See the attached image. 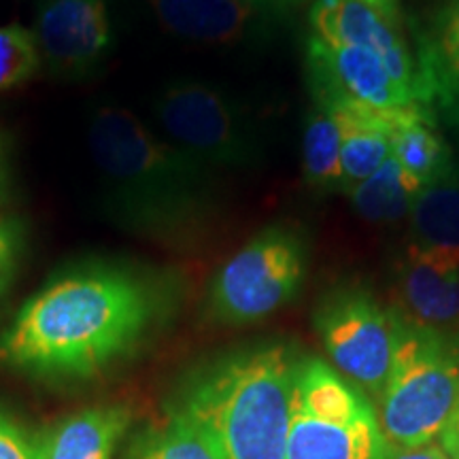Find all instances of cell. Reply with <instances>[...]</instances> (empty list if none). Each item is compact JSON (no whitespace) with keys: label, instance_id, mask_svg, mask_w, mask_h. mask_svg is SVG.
Listing matches in <instances>:
<instances>
[{"label":"cell","instance_id":"1","mask_svg":"<svg viewBox=\"0 0 459 459\" xmlns=\"http://www.w3.org/2000/svg\"><path fill=\"white\" fill-rule=\"evenodd\" d=\"M169 285L115 260L48 281L0 334V364L37 378H91L134 355L170 311Z\"/></svg>","mask_w":459,"mask_h":459},{"label":"cell","instance_id":"2","mask_svg":"<svg viewBox=\"0 0 459 459\" xmlns=\"http://www.w3.org/2000/svg\"><path fill=\"white\" fill-rule=\"evenodd\" d=\"M88 147L100 179L102 213L152 243L186 249L203 243L221 217L217 172L122 105L90 115Z\"/></svg>","mask_w":459,"mask_h":459},{"label":"cell","instance_id":"3","mask_svg":"<svg viewBox=\"0 0 459 459\" xmlns=\"http://www.w3.org/2000/svg\"><path fill=\"white\" fill-rule=\"evenodd\" d=\"M298 359L287 342L232 349L189 372L170 411L189 419L220 459H285Z\"/></svg>","mask_w":459,"mask_h":459},{"label":"cell","instance_id":"4","mask_svg":"<svg viewBox=\"0 0 459 459\" xmlns=\"http://www.w3.org/2000/svg\"><path fill=\"white\" fill-rule=\"evenodd\" d=\"M375 409L389 449L443 438L459 409V332L426 328L400 313L392 372Z\"/></svg>","mask_w":459,"mask_h":459},{"label":"cell","instance_id":"5","mask_svg":"<svg viewBox=\"0 0 459 459\" xmlns=\"http://www.w3.org/2000/svg\"><path fill=\"white\" fill-rule=\"evenodd\" d=\"M375 402L319 358L300 355L285 459H387Z\"/></svg>","mask_w":459,"mask_h":459},{"label":"cell","instance_id":"6","mask_svg":"<svg viewBox=\"0 0 459 459\" xmlns=\"http://www.w3.org/2000/svg\"><path fill=\"white\" fill-rule=\"evenodd\" d=\"M160 132L215 172H249L266 160V139L255 115L221 85L179 77L152 99Z\"/></svg>","mask_w":459,"mask_h":459},{"label":"cell","instance_id":"7","mask_svg":"<svg viewBox=\"0 0 459 459\" xmlns=\"http://www.w3.org/2000/svg\"><path fill=\"white\" fill-rule=\"evenodd\" d=\"M307 268V234L294 223H268L211 279L206 313L232 328L260 324L296 300Z\"/></svg>","mask_w":459,"mask_h":459},{"label":"cell","instance_id":"8","mask_svg":"<svg viewBox=\"0 0 459 459\" xmlns=\"http://www.w3.org/2000/svg\"><path fill=\"white\" fill-rule=\"evenodd\" d=\"M313 325L334 368L378 402L398 344V308L364 285H338L319 298Z\"/></svg>","mask_w":459,"mask_h":459},{"label":"cell","instance_id":"9","mask_svg":"<svg viewBox=\"0 0 459 459\" xmlns=\"http://www.w3.org/2000/svg\"><path fill=\"white\" fill-rule=\"evenodd\" d=\"M32 32L41 68L66 83L94 77L115 45L108 0H41Z\"/></svg>","mask_w":459,"mask_h":459},{"label":"cell","instance_id":"10","mask_svg":"<svg viewBox=\"0 0 459 459\" xmlns=\"http://www.w3.org/2000/svg\"><path fill=\"white\" fill-rule=\"evenodd\" d=\"M308 26L313 37L321 41L372 51L385 62L395 82L411 90L421 105H429L438 96L432 71L421 51L412 54L402 28L359 0H313Z\"/></svg>","mask_w":459,"mask_h":459},{"label":"cell","instance_id":"11","mask_svg":"<svg viewBox=\"0 0 459 459\" xmlns=\"http://www.w3.org/2000/svg\"><path fill=\"white\" fill-rule=\"evenodd\" d=\"M147 4L172 37L232 49L271 43L287 11L251 0H147Z\"/></svg>","mask_w":459,"mask_h":459},{"label":"cell","instance_id":"12","mask_svg":"<svg viewBox=\"0 0 459 459\" xmlns=\"http://www.w3.org/2000/svg\"><path fill=\"white\" fill-rule=\"evenodd\" d=\"M307 82L311 96L347 99L372 108H400L421 105L389 73L385 62L364 48L328 43L308 34Z\"/></svg>","mask_w":459,"mask_h":459},{"label":"cell","instance_id":"13","mask_svg":"<svg viewBox=\"0 0 459 459\" xmlns=\"http://www.w3.org/2000/svg\"><path fill=\"white\" fill-rule=\"evenodd\" d=\"M394 304L426 328L459 332V255L406 247L395 271Z\"/></svg>","mask_w":459,"mask_h":459},{"label":"cell","instance_id":"14","mask_svg":"<svg viewBox=\"0 0 459 459\" xmlns=\"http://www.w3.org/2000/svg\"><path fill=\"white\" fill-rule=\"evenodd\" d=\"M311 99L321 100L330 108L341 130V164L344 194H347L392 156L389 149L392 108H372L355 100L325 99V96H311Z\"/></svg>","mask_w":459,"mask_h":459},{"label":"cell","instance_id":"15","mask_svg":"<svg viewBox=\"0 0 459 459\" xmlns=\"http://www.w3.org/2000/svg\"><path fill=\"white\" fill-rule=\"evenodd\" d=\"M130 426L128 406H91L41 434L45 459H113Z\"/></svg>","mask_w":459,"mask_h":459},{"label":"cell","instance_id":"16","mask_svg":"<svg viewBox=\"0 0 459 459\" xmlns=\"http://www.w3.org/2000/svg\"><path fill=\"white\" fill-rule=\"evenodd\" d=\"M389 149L400 169L421 187L453 164L451 147L440 134L428 105L392 108Z\"/></svg>","mask_w":459,"mask_h":459},{"label":"cell","instance_id":"17","mask_svg":"<svg viewBox=\"0 0 459 459\" xmlns=\"http://www.w3.org/2000/svg\"><path fill=\"white\" fill-rule=\"evenodd\" d=\"M409 247L459 255V164L419 189L411 211Z\"/></svg>","mask_w":459,"mask_h":459},{"label":"cell","instance_id":"18","mask_svg":"<svg viewBox=\"0 0 459 459\" xmlns=\"http://www.w3.org/2000/svg\"><path fill=\"white\" fill-rule=\"evenodd\" d=\"M302 177L317 194H344L341 130L321 100L311 99L302 124Z\"/></svg>","mask_w":459,"mask_h":459},{"label":"cell","instance_id":"19","mask_svg":"<svg viewBox=\"0 0 459 459\" xmlns=\"http://www.w3.org/2000/svg\"><path fill=\"white\" fill-rule=\"evenodd\" d=\"M421 186L411 179L400 164L389 156L378 169L349 189L353 211L370 223H394L411 215Z\"/></svg>","mask_w":459,"mask_h":459},{"label":"cell","instance_id":"20","mask_svg":"<svg viewBox=\"0 0 459 459\" xmlns=\"http://www.w3.org/2000/svg\"><path fill=\"white\" fill-rule=\"evenodd\" d=\"M124 459H220L206 436L189 419L170 411L162 423L132 438Z\"/></svg>","mask_w":459,"mask_h":459},{"label":"cell","instance_id":"21","mask_svg":"<svg viewBox=\"0 0 459 459\" xmlns=\"http://www.w3.org/2000/svg\"><path fill=\"white\" fill-rule=\"evenodd\" d=\"M438 96L459 94V0H445L421 48Z\"/></svg>","mask_w":459,"mask_h":459},{"label":"cell","instance_id":"22","mask_svg":"<svg viewBox=\"0 0 459 459\" xmlns=\"http://www.w3.org/2000/svg\"><path fill=\"white\" fill-rule=\"evenodd\" d=\"M41 71L32 28L17 22L0 26V91L22 88Z\"/></svg>","mask_w":459,"mask_h":459},{"label":"cell","instance_id":"23","mask_svg":"<svg viewBox=\"0 0 459 459\" xmlns=\"http://www.w3.org/2000/svg\"><path fill=\"white\" fill-rule=\"evenodd\" d=\"M30 226L13 211H0V300L7 296L28 251Z\"/></svg>","mask_w":459,"mask_h":459},{"label":"cell","instance_id":"24","mask_svg":"<svg viewBox=\"0 0 459 459\" xmlns=\"http://www.w3.org/2000/svg\"><path fill=\"white\" fill-rule=\"evenodd\" d=\"M0 459H45L41 434H30L0 412Z\"/></svg>","mask_w":459,"mask_h":459},{"label":"cell","instance_id":"25","mask_svg":"<svg viewBox=\"0 0 459 459\" xmlns=\"http://www.w3.org/2000/svg\"><path fill=\"white\" fill-rule=\"evenodd\" d=\"M17 192L15 143L11 132L0 126V211H7Z\"/></svg>","mask_w":459,"mask_h":459},{"label":"cell","instance_id":"26","mask_svg":"<svg viewBox=\"0 0 459 459\" xmlns=\"http://www.w3.org/2000/svg\"><path fill=\"white\" fill-rule=\"evenodd\" d=\"M387 459H455L449 449L443 445V440H434V443L412 446V449H389Z\"/></svg>","mask_w":459,"mask_h":459},{"label":"cell","instance_id":"27","mask_svg":"<svg viewBox=\"0 0 459 459\" xmlns=\"http://www.w3.org/2000/svg\"><path fill=\"white\" fill-rule=\"evenodd\" d=\"M359 3L375 9L377 13H381L385 20L392 22V24L400 26V0H359Z\"/></svg>","mask_w":459,"mask_h":459},{"label":"cell","instance_id":"28","mask_svg":"<svg viewBox=\"0 0 459 459\" xmlns=\"http://www.w3.org/2000/svg\"><path fill=\"white\" fill-rule=\"evenodd\" d=\"M440 440H443V445L449 449L451 455L459 459V409L455 412V417H453L451 426L446 428V432L443 434V438Z\"/></svg>","mask_w":459,"mask_h":459},{"label":"cell","instance_id":"29","mask_svg":"<svg viewBox=\"0 0 459 459\" xmlns=\"http://www.w3.org/2000/svg\"><path fill=\"white\" fill-rule=\"evenodd\" d=\"M251 3H262V4H273V7H281V9H290L298 3H304V0H251Z\"/></svg>","mask_w":459,"mask_h":459}]
</instances>
